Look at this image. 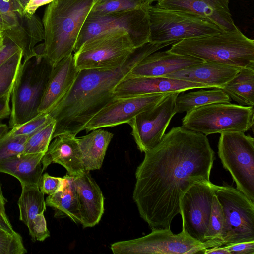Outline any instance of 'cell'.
I'll use <instances>...</instances> for the list:
<instances>
[{
    "instance_id": "1",
    "label": "cell",
    "mask_w": 254,
    "mask_h": 254,
    "mask_svg": "<svg viewBox=\"0 0 254 254\" xmlns=\"http://www.w3.org/2000/svg\"><path fill=\"white\" fill-rule=\"evenodd\" d=\"M215 152L206 135L173 127L145 152L138 166L133 199L151 230L170 229L180 200L192 185L210 181Z\"/></svg>"
},
{
    "instance_id": "2",
    "label": "cell",
    "mask_w": 254,
    "mask_h": 254,
    "mask_svg": "<svg viewBox=\"0 0 254 254\" xmlns=\"http://www.w3.org/2000/svg\"><path fill=\"white\" fill-rule=\"evenodd\" d=\"M172 44L148 42L136 48L120 67L111 70H80L67 95L49 112L55 121L52 139L66 134L73 136L84 130L87 123L114 98L116 86L127 78L144 58Z\"/></svg>"
},
{
    "instance_id": "3",
    "label": "cell",
    "mask_w": 254,
    "mask_h": 254,
    "mask_svg": "<svg viewBox=\"0 0 254 254\" xmlns=\"http://www.w3.org/2000/svg\"><path fill=\"white\" fill-rule=\"evenodd\" d=\"M95 0H54L42 19L43 54L52 66L72 54L77 38Z\"/></svg>"
},
{
    "instance_id": "4",
    "label": "cell",
    "mask_w": 254,
    "mask_h": 254,
    "mask_svg": "<svg viewBox=\"0 0 254 254\" xmlns=\"http://www.w3.org/2000/svg\"><path fill=\"white\" fill-rule=\"evenodd\" d=\"M168 51L239 68L254 66V40L239 28L182 40L173 43Z\"/></svg>"
},
{
    "instance_id": "5",
    "label": "cell",
    "mask_w": 254,
    "mask_h": 254,
    "mask_svg": "<svg viewBox=\"0 0 254 254\" xmlns=\"http://www.w3.org/2000/svg\"><path fill=\"white\" fill-rule=\"evenodd\" d=\"M37 54L24 60L14 84L9 127L20 125L39 115L38 109L45 91L52 66L43 54L41 45Z\"/></svg>"
},
{
    "instance_id": "6",
    "label": "cell",
    "mask_w": 254,
    "mask_h": 254,
    "mask_svg": "<svg viewBox=\"0 0 254 254\" xmlns=\"http://www.w3.org/2000/svg\"><path fill=\"white\" fill-rule=\"evenodd\" d=\"M135 48L126 31L116 29L88 39L73 57L79 70H111L122 66Z\"/></svg>"
},
{
    "instance_id": "7",
    "label": "cell",
    "mask_w": 254,
    "mask_h": 254,
    "mask_svg": "<svg viewBox=\"0 0 254 254\" xmlns=\"http://www.w3.org/2000/svg\"><path fill=\"white\" fill-rule=\"evenodd\" d=\"M254 107L231 103L206 105L187 112L182 127L205 135L253 128Z\"/></svg>"
},
{
    "instance_id": "8",
    "label": "cell",
    "mask_w": 254,
    "mask_h": 254,
    "mask_svg": "<svg viewBox=\"0 0 254 254\" xmlns=\"http://www.w3.org/2000/svg\"><path fill=\"white\" fill-rule=\"evenodd\" d=\"M149 42H171L217 34L223 31L216 25L195 15L149 5Z\"/></svg>"
},
{
    "instance_id": "9",
    "label": "cell",
    "mask_w": 254,
    "mask_h": 254,
    "mask_svg": "<svg viewBox=\"0 0 254 254\" xmlns=\"http://www.w3.org/2000/svg\"><path fill=\"white\" fill-rule=\"evenodd\" d=\"M212 187L224 215L222 245L254 241V202L226 184Z\"/></svg>"
},
{
    "instance_id": "10",
    "label": "cell",
    "mask_w": 254,
    "mask_h": 254,
    "mask_svg": "<svg viewBox=\"0 0 254 254\" xmlns=\"http://www.w3.org/2000/svg\"><path fill=\"white\" fill-rule=\"evenodd\" d=\"M215 246L220 245L212 240L202 243L183 231L175 234L171 229H158L140 238L115 242L110 248L114 254H194Z\"/></svg>"
},
{
    "instance_id": "11",
    "label": "cell",
    "mask_w": 254,
    "mask_h": 254,
    "mask_svg": "<svg viewBox=\"0 0 254 254\" xmlns=\"http://www.w3.org/2000/svg\"><path fill=\"white\" fill-rule=\"evenodd\" d=\"M218 154L236 188L254 202V139L241 131L220 134Z\"/></svg>"
},
{
    "instance_id": "12",
    "label": "cell",
    "mask_w": 254,
    "mask_h": 254,
    "mask_svg": "<svg viewBox=\"0 0 254 254\" xmlns=\"http://www.w3.org/2000/svg\"><path fill=\"white\" fill-rule=\"evenodd\" d=\"M148 7L104 14H88L79 32L74 52L77 51L88 39L116 29L126 31L135 48L149 42Z\"/></svg>"
},
{
    "instance_id": "13",
    "label": "cell",
    "mask_w": 254,
    "mask_h": 254,
    "mask_svg": "<svg viewBox=\"0 0 254 254\" xmlns=\"http://www.w3.org/2000/svg\"><path fill=\"white\" fill-rule=\"evenodd\" d=\"M180 92L169 93L154 107L136 116L128 124L138 149L145 152L163 138L173 117L177 113L176 99Z\"/></svg>"
},
{
    "instance_id": "14",
    "label": "cell",
    "mask_w": 254,
    "mask_h": 254,
    "mask_svg": "<svg viewBox=\"0 0 254 254\" xmlns=\"http://www.w3.org/2000/svg\"><path fill=\"white\" fill-rule=\"evenodd\" d=\"M210 182L197 183L185 192L180 200L182 230L192 238L205 242L214 195Z\"/></svg>"
},
{
    "instance_id": "15",
    "label": "cell",
    "mask_w": 254,
    "mask_h": 254,
    "mask_svg": "<svg viewBox=\"0 0 254 254\" xmlns=\"http://www.w3.org/2000/svg\"><path fill=\"white\" fill-rule=\"evenodd\" d=\"M169 93L114 98L87 123L84 130L87 133L98 128L129 124L136 116L156 106Z\"/></svg>"
},
{
    "instance_id": "16",
    "label": "cell",
    "mask_w": 254,
    "mask_h": 254,
    "mask_svg": "<svg viewBox=\"0 0 254 254\" xmlns=\"http://www.w3.org/2000/svg\"><path fill=\"white\" fill-rule=\"evenodd\" d=\"M230 0H159L156 6L189 13L216 25L223 31L238 27L235 24L229 7Z\"/></svg>"
},
{
    "instance_id": "17",
    "label": "cell",
    "mask_w": 254,
    "mask_h": 254,
    "mask_svg": "<svg viewBox=\"0 0 254 254\" xmlns=\"http://www.w3.org/2000/svg\"><path fill=\"white\" fill-rule=\"evenodd\" d=\"M209 88L208 86L187 81L166 77H127L114 90L115 98L145 94L183 92L194 89Z\"/></svg>"
},
{
    "instance_id": "18",
    "label": "cell",
    "mask_w": 254,
    "mask_h": 254,
    "mask_svg": "<svg viewBox=\"0 0 254 254\" xmlns=\"http://www.w3.org/2000/svg\"><path fill=\"white\" fill-rule=\"evenodd\" d=\"M73 54L64 58L52 67L39 114L49 113L68 93L78 75Z\"/></svg>"
},
{
    "instance_id": "19",
    "label": "cell",
    "mask_w": 254,
    "mask_h": 254,
    "mask_svg": "<svg viewBox=\"0 0 254 254\" xmlns=\"http://www.w3.org/2000/svg\"><path fill=\"white\" fill-rule=\"evenodd\" d=\"M83 228L92 227L100 222L104 212V197L89 171L73 176Z\"/></svg>"
},
{
    "instance_id": "20",
    "label": "cell",
    "mask_w": 254,
    "mask_h": 254,
    "mask_svg": "<svg viewBox=\"0 0 254 254\" xmlns=\"http://www.w3.org/2000/svg\"><path fill=\"white\" fill-rule=\"evenodd\" d=\"M204 60L171 53L168 50L149 55L129 72L127 77H164L202 62Z\"/></svg>"
},
{
    "instance_id": "21",
    "label": "cell",
    "mask_w": 254,
    "mask_h": 254,
    "mask_svg": "<svg viewBox=\"0 0 254 254\" xmlns=\"http://www.w3.org/2000/svg\"><path fill=\"white\" fill-rule=\"evenodd\" d=\"M240 69L214 62L203 61L164 77L200 83L209 88L221 89Z\"/></svg>"
},
{
    "instance_id": "22",
    "label": "cell",
    "mask_w": 254,
    "mask_h": 254,
    "mask_svg": "<svg viewBox=\"0 0 254 254\" xmlns=\"http://www.w3.org/2000/svg\"><path fill=\"white\" fill-rule=\"evenodd\" d=\"M41 163L43 170L52 163L63 166L67 173L72 176L79 175L86 171L77 138L69 134H62L54 138L43 157Z\"/></svg>"
},
{
    "instance_id": "23",
    "label": "cell",
    "mask_w": 254,
    "mask_h": 254,
    "mask_svg": "<svg viewBox=\"0 0 254 254\" xmlns=\"http://www.w3.org/2000/svg\"><path fill=\"white\" fill-rule=\"evenodd\" d=\"M3 35L15 42L22 51L24 60H28L37 54L36 45L44 40L42 22L38 16L25 13L17 26L3 32Z\"/></svg>"
},
{
    "instance_id": "24",
    "label": "cell",
    "mask_w": 254,
    "mask_h": 254,
    "mask_svg": "<svg viewBox=\"0 0 254 254\" xmlns=\"http://www.w3.org/2000/svg\"><path fill=\"white\" fill-rule=\"evenodd\" d=\"M45 154L22 153L7 158L0 162V173L14 176L21 187L38 186L44 171L41 160Z\"/></svg>"
},
{
    "instance_id": "25",
    "label": "cell",
    "mask_w": 254,
    "mask_h": 254,
    "mask_svg": "<svg viewBox=\"0 0 254 254\" xmlns=\"http://www.w3.org/2000/svg\"><path fill=\"white\" fill-rule=\"evenodd\" d=\"M86 135L77 138L85 171L100 169L102 166L113 134L98 128Z\"/></svg>"
},
{
    "instance_id": "26",
    "label": "cell",
    "mask_w": 254,
    "mask_h": 254,
    "mask_svg": "<svg viewBox=\"0 0 254 254\" xmlns=\"http://www.w3.org/2000/svg\"><path fill=\"white\" fill-rule=\"evenodd\" d=\"M63 178V188L54 194L48 195L45 200L46 204L59 213L69 217L75 223L81 224V216L73 176L67 173Z\"/></svg>"
},
{
    "instance_id": "27",
    "label": "cell",
    "mask_w": 254,
    "mask_h": 254,
    "mask_svg": "<svg viewBox=\"0 0 254 254\" xmlns=\"http://www.w3.org/2000/svg\"><path fill=\"white\" fill-rule=\"evenodd\" d=\"M221 89L239 105L254 107V66L241 68Z\"/></svg>"
},
{
    "instance_id": "28",
    "label": "cell",
    "mask_w": 254,
    "mask_h": 254,
    "mask_svg": "<svg viewBox=\"0 0 254 254\" xmlns=\"http://www.w3.org/2000/svg\"><path fill=\"white\" fill-rule=\"evenodd\" d=\"M183 92H180L176 99L177 113L187 112L208 104L231 101V98L219 88L211 90L200 88L197 91Z\"/></svg>"
},
{
    "instance_id": "29",
    "label": "cell",
    "mask_w": 254,
    "mask_h": 254,
    "mask_svg": "<svg viewBox=\"0 0 254 254\" xmlns=\"http://www.w3.org/2000/svg\"><path fill=\"white\" fill-rule=\"evenodd\" d=\"M18 201L19 220L28 227L36 217L46 210L44 194L38 186H24Z\"/></svg>"
},
{
    "instance_id": "30",
    "label": "cell",
    "mask_w": 254,
    "mask_h": 254,
    "mask_svg": "<svg viewBox=\"0 0 254 254\" xmlns=\"http://www.w3.org/2000/svg\"><path fill=\"white\" fill-rule=\"evenodd\" d=\"M22 58V51L20 49L0 67V97L12 92Z\"/></svg>"
},
{
    "instance_id": "31",
    "label": "cell",
    "mask_w": 254,
    "mask_h": 254,
    "mask_svg": "<svg viewBox=\"0 0 254 254\" xmlns=\"http://www.w3.org/2000/svg\"><path fill=\"white\" fill-rule=\"evenodd\" d=\"M148 6L141 0H95L89 14H104Z\"/></svg>"
},
{
    "instance_id": "32",
    "label": "cell",
    "mask_w": 254,
    "mask_h": 254,
    "mask_svg": "<svg viewBox=\"0 0 254 254\" xmlns=\"http://www.w3.org/2000/svg\"><path fill=\"white\" fill-rule=\"evenodd\" d=\"M55 127V121L53 120L41 129L30 135L26 141L22 153H45L52 140Z\"/></svg>"
},
{
    "instance_id": "33",
    "label": "cell",
    "mask_w": 254,
    "mask_h": 254,
    "mask_svg": "<svg viewBox=\"0 0 254 254\" xmlns=\"http://www.w3.org/2000/svg\"><path fill=\"white\" fill-rule=\"evenodd\" d=\"M224 223V215L221 206L216 195L213 197L210 216L204 235L205 241L213 240L223 246L221 234Z\"/></svg>"
},
{
    "instance_id": "34",
    "label": "cell",
    "mask_w": 254,
    "mask_h": 254,
    "mask_svg": "<svg viewBox=\"0 0 254 254\" xmlns=\"http://www.w3.org/2000/svg\"><path fill=\"white\" fill-rule=\"evenodd\" d=\"M29 136L14 135L8 131L0 138V162L12 156L22 154Z\"/></svg>"
},
{
    "instance_id": "35",
    "label": "cell",
    "mask_w": 254,
    "mask_h": 254,
    "mask_svg": "<svg viewBox=\"0 0 254 254\" xmlns=\"http://www.w3.org/2000/svg\"><path fill=\"white\" fill-rule=\"evenodd\" d=\"M27 252L18 233H10L0 227V254H24Z\"/></svg>"
},
{
    "instance_id": "36",
    "label": "cell",
    "mask_w": 254,
    "mask_h": 254,
    "mask_svg": "<svg viewBox=\"0 0 254 254\" xmlns=\"http://www.w3.org/2000/svg\"><path fill=\"white\" fill-rule=\"evenodd\" d=\"M53 120L49 113H41L26 122L11 128L8 132L14 135L30 136Z\"/></svg>"
},
{
    "instance_id": "37",
    "label": "cell",
    "mask_w": 254,
    "mask_h": 254,
    "mask_svg": "<svg viewBox=\"0 0 254 254\" xmlns=\"http://www.w3.org/2000/svg\"><path fill=\"white\" fill-rule=\"evenodd\" d=\"M25 13L19 0H0V14L8 22L10 28L17 26Z\"/></svg>"
},
{
    "instance_id": "38",
    "label": "cell",
    "mask_w": 254,
    "mask_h": 254,
    "mask_svg": "<svg viewBox=\"0 0 254 254\" xmlns=\"http://www.w3.org/2000/svg\"><path fill=\"white\" fill-rule=\"evenodd\" d=\"M44 214L38 215L28 227L29 235L34 242L44 241L50 236Z\"/></svg>"
},
{
    "instance_id": "39",
    "label": "cell",
    "mask_w": 254,
    "mask_h": 254,
    "mask_svg": "<svg viewBox=\"0 0 254 254\" xmlns=\"http://www.w3.org/2000/svg\"><path fill=\"white\" fill-rule=\"evenodd\" d=\"M64 178L51 176L48 173L42 174L38 183V187L44 194L52 195L61 190L64 185Z\"/></svg>"
},
{
    "instance_id": "40",
    "label": "cell",
    "mask_w": 254,
    "mask_h": 254,
    "mask_svg": "<svg viewBox=\"0 0 254 254\" xmlns=\"http://www.w3.org/2000/svg\"><path fill=\"white\" fill-rule=\"evenodd\" d=\"M20 49L15 42L3 35V42L0 47V67Z\"/></svg>"
},
{
    "instance_id": "41",
    "label": "cell",
    "mask_w": 254,
    "mask_h": 254,
    "mask_svg": "<svg viewBox=\"0 0 254 254\" xmlns=\"http://www.w3.org/2000/svg\"><path fill=\"white\" fill-rule=\"evenodd\" d=\"M7 202V200L3 194L2 184L0 181V227L10 233H14L15 231L13 229L5 211V204Z\"/></svg>"
},
{
    "instance_id": "42",
    "label": "cell",
    "mask_w": 254,
    "mask_h": 254,
    "mask_svg": "<svg viewBox=\"0 0 254 254\" xmlns=\"http://www.w3.org/2000/svg\"><path fill=\"white\" fill-rule=\"evenodd\" d=\"M225 246L231 254H254V241Z\"/></svg>"
},
{
    "instance_id": "43",
    "label": "cell",
    "mask_w": 254,
    "mask_h": 254,
    "mask_svg": "<svg viewBox=\"0 0 254 254\" xmlns=\"http://www.w3.org/2000/svg\"><path fill=\"white\" fill-rule=\"evenodd\" d=\"M11 93L12 92H9L6 95L0 97V121L10 115L9 102Z\"/></svg>"
},
{
    "instance_id": "44",
    "label": "cell",
    "mask_w": 254,
    "mask_h": 254,
    "mask_svg": "<svg viewBox=\"0 0 254 254\" xmlns=\"http://www.w3.org/2000/svg\"><path fill=\"white\" fill-rule=\"evenodd\" d=\"M54 0H27L24 12L29 14H34L40 6L49 4Z\"/></svg>"
},
{
    "instance_id": "45",
    "label": "cell",
    "mask_w": 254,
    "mask_h": 254,
    "mask_svg": "<svg viewBox=\"0 0 254 254\" xmlns=\"http://www.w3.org/2000/svg\"><path fill=\"white\" fill-rule=\"evenodd\" d=\"M205 254H231L225 245L207 248L204 252Z\"/></svg>"
},
{
    "instance_id": "46",
    "label": "cell",
    "mask_w": 254,
    "mask_h": 254,
    "mask_svg": "<svg viewBox=\"0 0 254 254\" xmlns=\"http://www.w3.org/2000/svg\"><path fill=\"white\" fill-rule=\"evenodd\" d=\"M10 29L9 24L0 14V31L3 32Z\"/></svg>"
},
{
    "instance_id": "47",
    "label": "cell",
    "mask_w": 254,
    "mask_h": 254,
    "mask_svg": "<svg viewBox=\"0 0 254 254\" xmlns=\"http://www.w3.org/2000/svg\"><path fill=\"white\" fill-rule=\"evenodd\" d=\"M8 131V127L6 124L0 122V138Z\"/></svg>"
},
{
    "instance_id": "48",
    "label": "cell",
    "mask_w": 254,
    "mask_h": 254,
    "mask_svg": "<svg viewBox=\"0 0 254 254\" xmlns=\"http://www.w3.org/2000/svg\"><path fill=\"white\" fill-rule=\"evenodd\" d=\"M143 3L146 6L152 5V3L157 2L159 0H141Z\"/></svg>"
},
{
    "instance_id": "49",
    "label": "cell",
    "mask_w": 254,
    "mask_h": 254,
    "mask_svg": "<svg viewBox=\"0 0 254 254\" xmlns=\"http://www.w3.org/2000/svg\"><path fill=\"white\" fill-rule=\"evenodd\" d=\"M24 9L27 4V0H19Z\"/></svg>"
},
{
    "instance_id": "50",
    "label": "cell",
    "mask_w": 254,
    "mask_h": 254,
    "mask_svg": "<svg viewBox=\"0 0 254 254\" xmlns=\"http://www.w3.org/2000/svg\"><path fill=\"white\" fill-rule=\"evenodd\" d=\"M3 42V34L0 35V47L2 45Z\"/></svg>"
},
{
    "instance_id": "51",
    "label": "cell",
    "mask_w": 254,
    "mask_h": 254,
    "mask_svg": "<svg viewBox=\"0 0 254 254\" xmlns=\"http://www.w3.org/2000/svg\"><path fill=\"white\" fill-rule=\"evenodd\" d=\"M2 34H3V32L2 31H0V35H1Z\"/></svg>"
}]
</instances>
